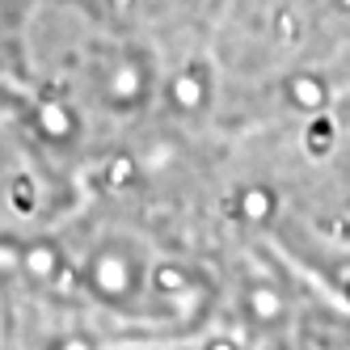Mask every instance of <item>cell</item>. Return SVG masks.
Returning <instances> with one entry per match:
<instances>
[{
	"label": "cell",
	"mask_w": 350,
	"mask_h": 350,
	"mask_svg": "<svg viewBox=\"0 0 350 350\" xmlns=\"http://www.w3.org/2000/svg\"><path fill=\"white\" fill-rule=\"evenodd\" d=\"M38 287L17 254H0V350H34Z\"/></svg>",
	"instance_id": "7a4b0ae2"
},
{
	"label": "cell",
	"mask_w": 350,
	"mask_h": 350,
	"mask_svg": "<svg viewBox=\"0 0 350 350\" xmlns=\"http://www.w3.org/2000/svg\"><path fill=\"white\" fill-rule=\"evenodd\" d=\"M93 194L81 148L13 72H0V254H30Z\"/></svg>",
	"instance_id": "6da1fadb"
}]
</instances>
